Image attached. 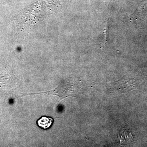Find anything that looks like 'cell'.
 I'll use <instances>...</instances> for the list:
<instances>
[{"label":"cell","instance_id":"cell-1","mask_svg":"<svg viewBox=\"0 0 147 147\" xmlns=\"http://www.w3.org/2000/svg\"><path fill=\"white\" fill-rule=\"evenodd\" d=\"M78 86H74L70 83H64L53 90L42 92L47 94H55L62 98L69 96H74L79 91Z\"/></svg>","mask_w":147,"mask_h":147},{"label":"cell","instance_id":"cell-2","mask_svg":"<svg viewBox=\"0 0 147 147\" xmlns=\"http://www.w3.org/2000/svg\"><path fill=\"white\" fill-rule=\"evenodd\" d=\"M111 91L119 93L128 92L131 90L137 88V84L133 79L121 80L114 83L107 84Z\"/></svg>","mask_w":147,"mask_h":147},{"label":"cell","instance_id":"cell-3","mask_svg":"<svg viewBox=\"0 0 147 147\" xmlns=\"http://www.w3.org/2000/svg\"><path fill=\"white\" fill-rule=\"evenodd\" d=\"M54 119L50 117L43 116L37 121V124L40 128L47 129L53 125Z\"/></svg>","mask_w":147,"mask_h":147}]
</instances>
